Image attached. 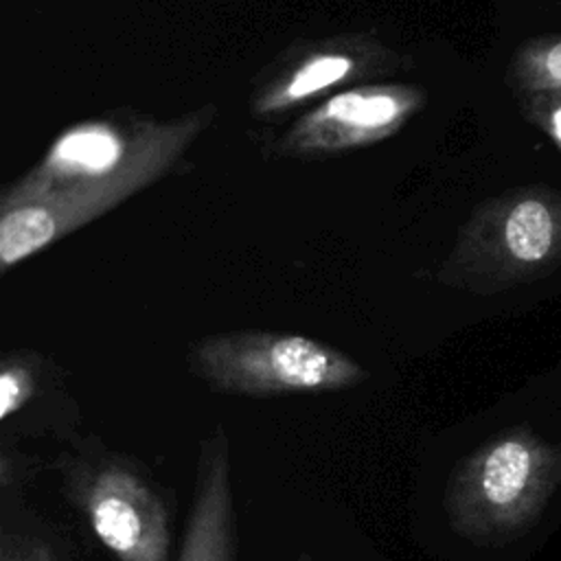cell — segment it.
I'll use <instances>...</instances> for the list:
<instances>
[{
    "label": "cell",
    "instance_id": "obj_1",
    "mask_svg": "<svg viewBox=\"0 0 561 561\" xmlns=\"http://www.w3.org/2000/svg\"><path fill=\"white\" fill-rule=\"evenodd\" d=\"M191 370L219 390L254 397L344 390L366 379L353 357L320 340L267 331L202 340L191 353Z\"/></svg>",
    "mask_w": 561,
    "mask_h": 561
},
{
    "label": "cell",
    "instance_id": "obj_2",
    "mask_svg": "<svg viewBox=\"0 0 561 561\" xmlns=\"http://www.w3.org/2000/svg\"><path fill=\"white\" fill-rule=\"evenodd\" d=\"M550 456L528 432L513 430L482 445L456 473L447 511L469 535L497 533L519 524L543 491Z\"/></svg>",
    "mask_w": 561,
    "mask_h": 561
},
{
    "label": "cell",
    "instance_id": "obj_3",
    "mask_svg": "<svg viewBox=\"0 0 561 561\" xmlns=\"http://www.w3.org/2000/svg\"><path fill=\"white\" fill-rule=\"evenodd\" d=\"M72 493L96 539L118 561H169L171 528L158 493L118 456L75 473Z\"/></svg>",
    "mask_w": 561,
    "mask_h": 561
},
{
    "label": "cell",
    "instance_id": "obj_4",
    "mask_svg": "<svg viewBox=\"0 0 561 561\" xmlns=\"http://www.w3.org/2000/svg\"><path fill=\"white\" fill-rule=\"evenodd\" d=\"M414 105L416 94L408 88H357L329 99L302 118L289 145L305 151L373 142L397 129Z\"/></svg>",
    "mask_w": 561,
    "mask_h": 561
},
{
    "label": "cell",
    "instance_id": "obj_5",
    "mask_svg": "<svg viewBox=\"0 0 561 561\" xmlns=\"http://www.w3.org/2000/svg\"><path fill=\"white\" fill-rule=\"evenodd\" d=\"M237 522L228 438L217 427L202 440L195 495L178 561H234Z\"/></svg>",
    "mask_w": 561,
    "mask_h": 561
},
{
    "label": "cell",
    "instance_id": "obj_6",
    "mask_svg": "<svg viewBox=\"0 0 561 561\" xmlns=\"http://www.w3.org/2000/svg\"><path fill=\"white\" fill-rule=\"evenodd\" d=\"M55 217L37 202L26 199L7 204L0 219V259L4 267L26 259L59 234Z\"/></svg>",
    "mask_w": 561,
    "mask_h": 561
},
{
    "label": "cell",
    "instance_id": "obj_7",
    "mask_svg": "<svg viewBox=\"0 0 561 561\" xmlns=\"http://www.w3.org/2000/svg\"><path fill=\"white\" fill-rule=\"evenodd\" d=\"M355 59L346 53H318L300 64L285 83H278L261 99L263 112H274L278 107L291 105L309 94L322 92L353 72Z\"/></svg>",
    "mask_w": 561,
    "mask_h": 561
},
{
    "label": "cell",
    "instance_id": "obj_8",
    "mask_svg": "<svg viewBox=\"0 0 561 561\" xmlns=\"http://www.w3.org/2000/svg\"><path fill=\"white\" fill-rule=\"evenodd\" d=\"M118 156L121 145L116 136L105 129H79L59 140L50 162L57 171L101 173L105 167L114 164Z\"/></svg>",
    "mask_w": 561,
    "mask_h": 561
},
{
    "label": "cell",
    "instance_id": "obj_9",
    "mask_svg": "<svg viewBox=\"0 0 561 561\" xmlns=\"http://www.w3.org/2000/svg\"><path fill=\"white\" fill-rule=\"evenodd\" d=\"M552 217L548 208L537 199H526L517 204L504 228V237L508 250L522 261H537L541 259L552 243Z\"/></svg>",
    "mask_w": 561,
    "mask_h": 561
},
{
    "label": "cell",
    "instance_id": "obj_10",
    "mask_svg": "<svg viewBox=\"0 0 561 561\" xmlns=\"http://www.w3.org/2000/svg\"><path fill=\"white\" fill-rule=\"evenodd\" d=\"M35 392V377L22 362H7L0 370V419L18 414Z\"/></svg>",
    "mask_w": 561,
    "mask_h": 561
},
{
    "label": "cell",
    "instance_id": "obj_11",
    "mask_svg": "<svg viewBox=\"0 0 561 561\" xmlns=\"http://www.w3.org/2000/svg\"><path fill=\"white\" fill-rule=\"evenodd\" d=\"M0 561H55V557L39 539L4 533L0 543Z\"/></svg>",
    "mask_w": 561,
    "mask_h": 561
},
{
    "label": "cell",
    "instance_id": "obj_12",
    "mask_svg": "<svg viewBox=\"0 0 561 561\" xmlns=\"http://www.w3.org/2000/svg\"><path fill=\"white\" fill-rule=\"evenodd\" d=\"M546 66H548V70L552 72V77L561 79V44H557V46L548 53Z\"/></svg>",
    "mask_w": 561,
    "mask_h": 561
},
{
    "label": "cell",
    "instance_id": "obj_13",
    "mask_svg": "<svg viewBox=\"0 0 561 561\" xmlns=\"http://www.w3.org/2000/svg\"><path fill=\"white\" fill-rule=\"evenodd\" d=\"M552 123H554V134H557V138L561 140V107L554 112V118H552Z\"/></svg>",
    "mask_w": 561,
    "mask_h": 561
},
{
    "label": "cell",
    "instance_id": "obj_14",
    "mask_svg": "<svg viewBox=\"0 0 561 561\" xmlns=\"http://www.w3.org/2000/svg\"><path fill=\"white\" fill-rule=\"evenodd\" d=\"M300 561H309V559H300Z\"/></svg>",
    "mask_w": 561,
    "mask_h": 561
}]
</instances>
